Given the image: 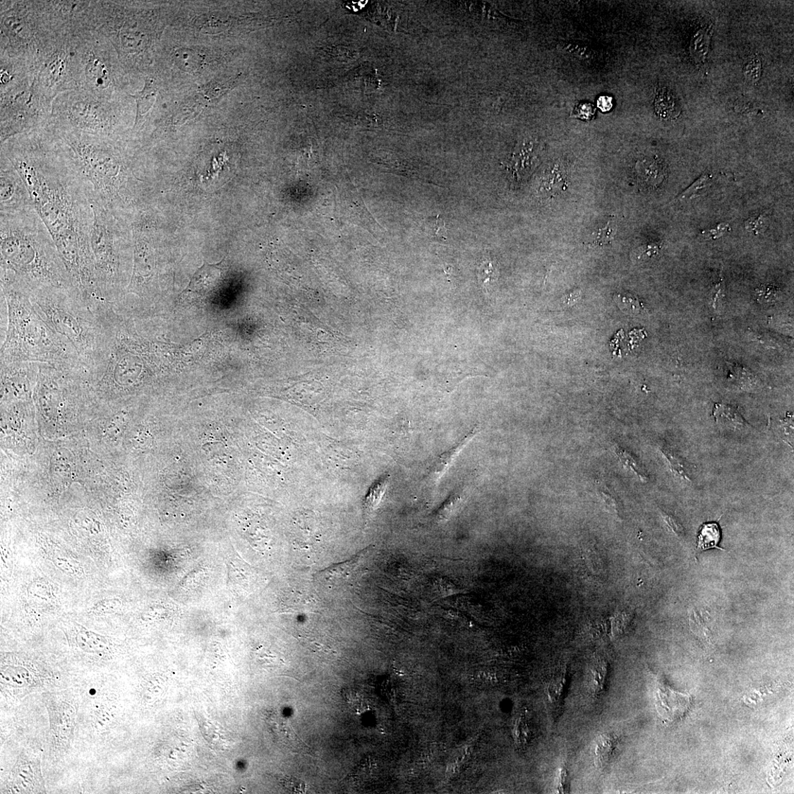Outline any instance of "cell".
Here are the masks:
<instances>
[{
    "instance_id": "cell-19",
    "label": "cell",
    "mask_w": 794,
    "mask_h": 794,
    "mask_svg": "<svg viewBox=\"0 0 794 794\" xmlns=\"http://www.w3.org/2000/svg\"><path fill=\"white\" fill-rule=\"evenodd\" d=\"M159 94H160V83L152 76H147L145 78V86L143 90L133 95L129 94V97L136 101V112L132 128L133 131L138 128L141 121L153 108Z\"/></svg>"
},
{
    "instance_id": "cell-43",
    "label": "cell",
    "mask_w": 794,
    "mask_h": 794,
    "mask_svg": "<svg viewBox=\"0 0 794 794\" xmlns=\"http://www.w3.org/2000/svg\"><path fill=\"white\" fill-rule=\"evenodd\" d=\"M525 721L524 718H519L516 723L514 735L519 743L526 742L529 737V730Z\"/></svg>"
},
{
    "instance_id": "cell-38",
    "label": "cell",
    "mask_w": 794,
    "mask_h": 794,
    "mask_svg": "<svg viewBox=\"0 0 794 794\" xmlns=\"http://www.w3.org/2000/svg\"><path fill=\"white\" fill-rule=\"evenodd\" d=\"M730 231V224L723 222L718 224L715 228L704 229L701 233V237L704 241L716 240L726 236Z\"/></svg>"
},
{
    "instance_id": "cell-26",
    "label": "cell",
    "mask_w": 794,
    "mask_h": 794,
    "mask_svg": "<svg viewBox=\"0 0 794 794\" xmlns=\"http://www.w3.org/2000/svg\"><path fill=\"white\" fill-rule=\"evenodd\" d=\"M568 677L567 670L562 668L553 675L546 687L547 698L551 704L559 705L566 694Z\"/></svg>"
},
{
    "instance_id": "cell-25",
    "label": "cell",
    "mask_w": 794,
    "mask_h": 794,
    "mask_svg": "<svg viewBox=\"0 0 794 794\" xmlns=\"http://www.w3.org/2000/svg\"><path fill=\"white\" fill-rule=\"evenodd\" d=\"M608 678V665L604 659H596L589 669V686L594 696L601 695L606 690Z\"/></svg>"
},
{
    "instance_id": "cell-4",
    "label": "cell",
    "mask_w": 794,
    "mask_h": 794,
    "mask_svg": "<svg viewBox=\"0 0 794 794\" xmlns=\"http://www.w3.org/2000/svg\"><path fill=\"white\" fill-rule=\"evenodd\" d=\"M1 290L8 320L0 353L1 363L35 362L64 368H85L75 347L45 322L27 292L8 285H1Z\"/></svg>"
},
{
    "instance_id": "cell-2",
    "label": "cell",
    "mask_w": 794,
    "mask_h": 794,
    "mask_svg": "<svg viewBox=\"0 0 794 794\" xmlns=\"http://www.w3.org/2000/svg\"><path fill=\"white\" fill-rule=\"evenodd\" d=\"M49 124L72 152L88 198L130 217L145 181L134 172L126 136H97Z\"/></svg>"
},
{
    "instance_id": "cell-15",
    "label": "cell",
    "mask_w": 794,
    "mask_h": 794,
    "mask_svg": "<svg viewBox=\"0 0 794 794\" xmlns=\"http://www.w3.org/2000/svg\"><path fill=\"white\" fill-rule=\"evenodd\" d=\"M0 155V215L35 209L21 175L8 157L3 154Z\"/></svg>"
},
{
    "instance_id": "cell-41",
    "label": "cell",
    "mask_w": 794,
    "mask_h": 794,
    "mask_svg": "<svg viewBox=\"0 0 794 794\" xmlns=\"http://www.w3.org/2000/svg\"><path fill=\"white\" fill-rule=\"evenodd\" d=\"M766 227V215H761L758 217H751L745 222V228L750 233L759 234L764 231Z\"/></svg>"
},
{
    "instance_id": "cell-8",
    "label": "cell",
    "mask_w": 794,
    "mask_h": 794,
    "mask_svg": "<svg viewBox=\"0 0 794 794\" xmlns=\"http://www.w3.org/2000/svg\"><path fill=\"white\" fill-rule=\"evenodd\" d=\"M91 32L86 30L57 32L35 59V88L52 104L62 93L81 90L83 58Z\"/></svg>"
},
{
    "instance_id": "cell-9",
    "label": "cell",
    "mask_w": 794,
    "mask_h": 794,
    "mask_svg": "<svg viewBox=\"0 0 794 794\" xmlns=\"http://www.w3.org/2000/svg\"><path fill=\"white\" fill-rule=\"evenodd\" d=\"M128 94L102 96L84 90L66 92L52 102L49 122L97 136H126L123 99Z\"/></svg>"
},
{
    "instance_id": "cell-22",
    "label": "cell",
    "mask_w": 794,
    "mask_h": 794,
    "mask_svg": "<svg viewBox=\"0 0 794 794\" xmlns=\"http://www.w3.org/2000/svg\"><path fill=\"white\" fill-rule=\"evenodd\" d=\"M76 642L78 647L87 654L104 656L111 650V645L104 637L86 630L78 631Z\"/></svg>"
},
{
    "instance_id": "cell-44",
    "label": "cell",
    "mask_w": 794,
    "mask_h": 794,
    "mask_svg": "<svg viewBox=\"0 0 794 794\" xmlns=\"http://www.w3.org/2000/svg\"><path fill=\"white\" fill-rule=\"evenodd\" d=\"M660 250L661 247L658 244L654 243H649L646 246H642V247H640L637 253H635V255H637V258L638 259L651 258L658 255L660 252Z\"/></svg>"
},
{
    "instance_id": "cell-20",
    "label": "cell",
    "mask_w": 794,
    "mask_h": 794,
    "mask_svg": "<svg viewBox=\"0 0 794 794\" xmlns=\"http://www.w3.org/2000/svg\"><path fill=\"white\" fill-rule=\"evenodd\" d=\"M90 720L95 733L109 731L116 723V702L97 699L90 713Z\"/></svg>"
},
{
    "instance_id": "cell-21",
    "label": "cell",
    "mask_w": 794,
    "mask_h": 794,
    "mask_svg": "<svg viewBox=\"0 0 794 794\" xmlns=\"http://www.w3.org/2000/svg\"><path fill=\"white\" fill-rule=\"evenodd\" d=\"M714 415L721 430L744 431L751 428L743 416L729 405L716 404Z\"/></svg>"
},
{
    "instance_id": "cell-28",
    "label": "cell",
    "mask_w": 794,
    "mask_h": 794,
    "mask_svg": "<svg viewBox=\"0 0 794 794\" xmlns=\"http://www.w3.org/2000/svg\"><path fill=\"white\" fill-rule=\"evenodd\" d=\"M711 35V27L699 30L694 35L691 42V55L697 63H702L707 59Z\"/></svg>"
},
{
    "instance_id": "cell-10",
    "label": "cell",
    "mask_w": 794,
    "mask_h": 794,
    "mask_svg": "<svg viewBox=\"0 0 794 794\" xmlns=\"http://www.w3.org/2000/svg\"><path fill=\"white\" fill-rule=\"evenodd\" d=\"M0 54L33 62L58 32L53 30L41 1H1Z\"/></svg>"
},
{
    "instance_id": "cell-33",
    "label": "cell",
    "mask_w": 794,
    "mask_h": 794,
    "mask_svg": "<svg viewBox=\"0 0 794 794\" xmlns=\"http://www.w3.org/2000/svg\"><path fill=\"white\" fill-rule=\"evenodd\" d=\"M472 437L473 434L471 433L462 441L460 445L450 450L448 453H446V455H443V457H444L443 460H439L437 466L435 467L434 476L436 479L440 478V476L446 471L447 469L452 463V458L457 456V453L463 449L464 445L469 443V440L471 439Z\"/></svg>"
},
{
    "instance_id": "cell-39",
    "label": "cell",
    "mask_w": 794,
    "mask_h": 794,
    "mask_svg": "<svg viewBox=\"0 0 794 794\" xmlns=\"http://www.w3.org/2000/svg\"><path fill=\"white\" fill-rule=\"evenodd\" d=\"M762 63L757 58L752 59L746 66L745 74L751 83H756L761 78Z\"/></svg>"
},
{
    "instance_id": "cell-1",
    "label": "cell",
    "mask_w": 794,
    "mask_h": 794,
    "mask_svg": "<svg viewBox=\"0 0 794 794\" xmlns=\"http://www.w3.org/2000/svg\"><path fill=\"white\" fill-rule=\"evenodd\" d=\"M0 154L21 175L54 240L73 294L88 308H97L104 300L90 242L94 214L72 152L47 125L5 141Z\"/></svg>"
},
{
    "instance_id": "cell-6",
    "label": "cell",
    "mask_w": 794,
    "mask_h": 794,
    "mask_svg": "<svg viewBox=\"0 0 794 794\" xmlns=\"http://www.w3.org/2000/svg\"><path fill=\"white\" fill-rule=\"evenodd\" d=\"M31 301L45 322L75 347L81 363L88 371L94 366L102 338L96 314L68 290L45 287L30 294Z\"/></svg>"
},
{
    "instance_id": "cell-3",
    "label": "cell",
    "mask_w": 794,
    "mask_h": 794,
    "mask_svg": "<svg viewBox=\"0 0 794 794\" xmlns=\"http://www.w3.org/2000/svg\"><path fill=\"white\" fill-rule=\"evenodd\" d=\"M0 215L1 285L28 294L45 287L72 293L56 245L37 212Z\"/></svg>"
},
{
    "instance_id": "cell-7",
    "label": "cell",
    "mask_w": 794,
    "mask_h": 794,
    "mask_svg": "<svg viewBox=\"0 0 794 794\" xmlns=\"http://www.w3.org/2000/svg\"><path fill=\"white\" fill-rule=\"evenodd\" d=\"M151 15L135 10L127 2H92L91 30L110 42L126 73L143 64L157 39Z\"/></svg>"
},
{
    "instance_id": "cell-42",
    "label": "cell",
    "mask_w": 794,
    "mask_h": 794,
    "mask_svg": "<svg viewBox=\"0 0 794 794\" xmlns=\"http://www.w3.org/2000/svg\"><path fill=\"white\" fill-rule=\"evenodd\" d=\"M595 114L594 106L590 103H580L577 104L573 112V116L584 119L591 120Z\"/></svg>"
},
{
    "instance_id": "cell-30",
    "label": "cell",
    "mask_w": 794,
    "mask_h": 794,
    "mask_svg": "<svg viewBox=\"0 0 794 794\" xmlns=\"http://www.w3.org/2000/svg\"><path fill=\"white\" fill-rule=\"evenodd\" d=\"M617 232V224L614 220L608 222L607 225L592 234L589 240L585 243L589 247L603 246L612 243Z\"/></svg>"
},
{
    "instance_id": "cell-31",
    "label": "cell",
    "mask_w": 794,
    "mask_h": 794,
    "mask_svg": "<svg viewBox=\"0 0 794 794\" xmlns=\"http://www.w3.org/2000/svg\"><path fill=\"white\" fill-rule=\"evenodd\" d=\"M387 483L388 476H383V478L370 490L364 503L366 514L372 513L380 503L386 491Z\"/></svg>"
},
{
    "instance_id": "cell-18",
    "label": "cell",
    "mask_w": 794,
    "mask_h": 794,
    "mask_svg": "<svg viewBox=\"0 0 794 794\" xmlns=\"http://www.w3.org/2000/svg\"><path fill=\"white\" fill-rule=\"evenodd\" d=\"M365 555L364 551L351 560L335 565L316 574L315 579L329 587H347L354 582L362 572Z\"/></svg>"
},
{
    "instance_id": "cell-12",
    "label": "cell",
    "mask_w": 794,
    "mask_h": 794,
    "mask_svg": "<svg viewBox=\"0 0 794 794\" xmlns=\"http://www.w3.org/2000/svg\"><path fill=\"white\" fill-rule=\"evenodd\" d=\"M0 143L45 126L52 103L35 88L34 78L0 90Z\"/></svg>"
},
{
    "instance_id": "cell-13",
    "label": "cell",
    "mask_w": 794,
    "mask_h": 794,
    "mask_svg": "<svg viewBox=\"0 0 794 794\" xmlns=\"http://www.w3.org/2000/svg\"><path fill=\"white\" fill-rule=\"evenodd\" d=\"M125 74L110 42L92 31L83 58L81 90L102 96L126 94L124 91Z\"/></svg>"
},
{
    "instance_id": "cell-37",
    "label": "cell",
    "mask_w": 794,
    "mask_h": 794,
    "mask_svg": "<svg viewBox=\"0 0 794 794\" xmlns=\"http://www.w3.org/2000/svg\"><path fill=\"white\" fill-rule=\"evenodd\" d=\"M555 789L557 793H569L571 791L570 774L565 765L560 766L558 770Z\"/></svg>"
},
{
    "instance_id": "cell-17",
    "label": "cell",
    "mask_w": 794,
    "mask_h": 794,
    "mask_svg": "<svg viewBox=\"0 0 794 794\" xmlns=\"http://www.w3.org/2000/svg\"><path fill=\"white\" fill-rule=\"evenodd\" d=\"M40 363L14 362L1 363L4 397L27 400L30 397L32 380L38 377Z\"/></svg>"
},
{
    "instance_id": "cell-11",
    "label": "cell",
    "mask_w": 794,
    "mask_h": 794,
    "mask_svg": "<svg viewBox=\"0 0 794 794\" xmlns=\"http://www.w3.org/2000/svg\"><path fill=\"white\" fill-rule=\"evenodd\" d=\"M133 270L127 295L148 303L162 290L160 224L152 212L140 211L131 219Z\"/></svg>"
},
{
    "instance_id": "cell-5",
    "label": "cell",
    "mask_w": 794,
    "mask_h": 794,
    "mask_svg": "<svg viewBox=\"0 0 794 794\" xmlns=\"http://www.w3.org/2000/svg\"><path fill=\"white\" fill-rule=\"evenodd\" d=\"M90 200L94 214L90 242L97 288L106 303L116 304L126 297L131 279V219L93 199Z\"/></svg>"
},
{
    "instance_id": "cell-47",
    "label": "cell",
    "mask_w": 794,
    "mask_h": 794,
    "mask_svg": "<svg viewBox=\"0 0 794 794\" xmlns=\"http://www.w3.org/2000/svg\"><path fill=\"white\" fill-rule=\"evenodd\" d=\"M757 294L764 300L768 301L770 299L775 298L776 295L778 294V291L772 287H763L757 290Z\"/></svg>"
},
{
    "instance_id": "cell-45",
    "label": "cell",
    "mask_w": 794,
    "mask_h": 794,
    "mask_svg": "<svg viewBox=\"0 0 794 794\" xmlns=\"http://www.w3.org/2000/svg\"><path fill=\"white\" fill-rule=\"evenodd\" d=\"M601 496L606 506L608 507V510L612 512V513H613L614 515L619 516V507H618L615 500L610 495V494L609 493L602 491Z\"/></svg>"
},
{
    "instance_id": "cell-34",
    "label": "cell",
    "mask_w": 794,
    "mask_h": 794,
    "mask_svg": "<svg viewBox=\"0 0 794 794\" xmlns=\"http://www.w3.org/2000/svg\"><path fill=\"white\" fill-rule=\"evenodd\" d=\"M713 181L712 174H704L700 178L696 181L690 188H687L680 196L678 200L690 199L694 196H697L701 191L709 188L711 186Z\"/></svg>"
},
{
    "instance_id": "cell-23",
    "label": "cell",
    "mask_w": 794,
    "mask_h": 794,
    "mask_svg": "<svg viewBox=\"0 0 794 794\" xmlns=\"http://www.w3.org/2000/svg\"><path fill=\"white\" fill-rule=\"evenodd\" d=\"M618 739L613 733H605L595 740L593 753L598 766L608 765L613 757L618 746Z\"/></svg>"
},
{
    "instance_id": "cell-27",
    "label": "cell",
    "mask_w": 794,
    "mask_h": 794,
    "mask_svg": "<svg viewBox=\"0 0 794 794\" xmlns=\"http://www.w3.org/2000/svg\"><path fill=\"white\" fill-rule=\"evenodd\" d=\"M655 107L656 113L663 119H675L680 114L676 100L665 88L658 91Z\"/></svg>"
},
{
    "instance_id": "cell-35",
    "label": "cell",
    "mask_w": 794,
    "mask_h": 794,
    "mask_svg": "<svg viewBox=\"0 0 794 794\" xmlns=\"http://www.w3.org/2000/svg\"><path fill=\"white\" fill-rule=\"evenodd\" d=\"M427 227L428 229L429 236L436 240L447 241V228L446 223L440 215L434 217H429Z\"/></svg>"
},
{
    "instance_id": "cell-46",
    "label": "cell",
    "mask_w": 794,
    "mask_h": 794,
    "mask_svg": "<svg viewBox=\"0 0 794 794\" xmlns=\"http://www.w3.org/2000/svg\"><path fill=\"white\" fill-rule=\"evenodd\" d=\"M597 107L603 112H608L613 108V98L609 96H602L597 100Z\"/></svg>"
},
{
    "instance_id": "cell-29",
    "label": "cell",
    "mask_w": 794,
    "mask_h": 794,
    "mask_svg": "<svg viewBox=\"0 0 794 794\" xmlns=\"http://www.w3.org/2000/svg\"><path fill=\"white\" fill-rule=\"evenodd\" d=\"M721 539V531L717 523L704 524L699 531L697 540V550L704 551L712 548L719 549L718 543Z\"/></svg>"
},
{
    "instance_id": "cell-40",
    "label": "cell",
    "mask_w": 794,
    "mask_h": 794,
    "mask_svg": "<svg viewBox=\"0 0 794 794\" xmlns=\"http://www.w3.org/2000/svg\"><path fill=\"white\" fill-rule=\"evenodd\" d=\"M480 276L484 284L498 277L495 265L489 259L483 262L480 268Z\"/></svg>"
},
{
    "instance_id": "cell-24",
    "label": "cell",
    "mask_w": 794,
    "mask_h": 794,
    "mask_svg": "<svg viewBox=\"0 0 794 794\" xmlns=\"http://www.w3.org/2000/svg\"><path fill=\"white\" fill-rule=\"evenodd\" d=\"M217 266L213 265H205L191 279L189 286L186 292H206L210 291L212 288L217 284V280L219 277V272Z\"/></svg>"
},
{
    "instance_id": "cell-32",
    "label": "cell",
    "mask_w": 794,
    "mask_h": 794,
    "mask_svg": "<svg viewBox=\"0 0 794 794\" xmlns=\"http://www.w3.org/2000/svg\"><path fill=\"white\" fill-rule=\"evenodd\" d=\"M614 299L619 307L627 314L637 315L642 311L643 306L639 299L632 294H617Z\"/></svg>"
},
{
    "instance_id": "cell-14",
    "label": "cell",
    "mask_w": 794,
    "mask_h": 794,
    "mask_svg": "<svg viewBox=\"0 0 794 794\" xmlns=\"http://www.w3.org/2000/svg\"><path fill=\"white\" fill-rule=\"evenodd\" d=\"M44 702L49 719V754L60 759L73 742L79 704L66 694H48Z\"/></svg>"
},
{
    "instance_id": "cell-36",
    "label": "cell",
    "mask_w": 794,
    "mask_h": 794,
    "mask_svg": "<svg viewBox=\"0 0 794 794\" xmlns=\"http://www.w3.org/2000/svg\"><path fill=\"white\" fill-rule=\"evenodd\" d=\"M461 502V494H454V495L451 496L448 500L438 509L436 514V519L440 522L447 520L448 517L452 515L453 512Z\"/></svg>"
},
{
    "instance_id": "cell-16",
    "label": "cell",
    "mask_w": 794,
    "mask_h": 794,
    "mask_svg": "<svg viewBox=\"0 0 794 794\" xmlns=\"http://www.w3.org/2000/svg\"><path fill=\"white\" fill-rule=\"evenodd\" d=\"M2 793H46L40 757L31 753L20 754L9 771Z\"/></svg>"
}]
</instances>
